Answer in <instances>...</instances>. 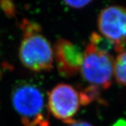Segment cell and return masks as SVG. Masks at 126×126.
Wrapping results in <instances>:
<instances>
[{
  "label": "cell",
  "mask_w": 126,
  "mask_h": 126,
  "mask_svg": "<svg viewBox=\"0 0 126 126\" xmlns=\"http://www.w3.org/2000/svg\"><path fill=\"white\" fill-rule=\"evenodd\" d=\"M23 38L18 57L25 67L34 72H49L53 68L54 52L50 41L42 33L40 26L27 20L20 25Z\"/></svg>",
  "instance_id": "6da1fadb"
},
{
  "label": "cell",
  "mask_w": 126,
  "mask_h": 126,
  "mask_svg": "<svg viewBox=\"0 0 126 126\" xmlns=\"http://www.w3.org/2000/svg\"><path fill=\"white\" fill-rule=\"evenodd\" d=\"M89 44L95 50L105 53H109L113 49L115 50V45L112 41L97 32H93L90 35Z\"/></svg>",
  "instance_id": "ba28073f"
},
{
  "label": "cell",
  "mask_w": 126,
  "mask_h": 126,
  "mask_svg": "<svg viewBox=\"0 0 126 126\" xmlns=\"http://www.w3.org/2000/svg\"><path fill=\"white\" fill-rule=\"evenodd\" d=\"M113 76L118 83L126 86V50L118 53L114 61Z\"/></svg>",
  "instance_id": "52a82bcc"
},
{
  "label": "cell",
  "mask_w": 126,
  "mask_h": 126,
  "mask_svg": "<svg viewBox=\"0 0 126 126\" xmlns=\"http://www.w3.org/2000/svg\"><path fill=\"white\" fill-rule=\"evenodd\" d=\"M114 61L110 53L99 52L88 44L80 70L81 76L89 86L107 89L111 85Z\"/></svg>",
  "instance_id": "3957f363"
},
{
  "label": "cell",
  "mask_w": 126,
  "mask_h": 126,
  "mask_svg": "<svg viewBox=\"0 0 126 126\" xmlns=\"http://www.w3.org/2000/svg\"><path fill=\"white\" fill-rule=\"evenodd\" d=\"M97 26L102 35L114 44L115 51L122 52L126 44V8L111 6L102 10Z\"/></svg>",
  "instance_id": "5b68a950"
},
{
  "label": "cell",
  "mask_w": 126,
  "mask_h": 126,
  "mask_svg": "<svg viewBox=\"0 0 126 126\" xmlns=\"http://www.w3.org/2000/svg\"><path fill=\"white\" fill-rule=\"evenodd\" d=\"M54 60L60 74L65 78L76 76L81 70L84 52L67 39H59L53 48Z\"/></svg>",
  "instance_id": "8992f818"
},
{
  "label": "cell",
  "mask_w": 126,
  "mask_h": 126,
  "mask_svg": "<svg viewBox=\"0 0 126 126\" xmlns=\"http://www.w3.org/2000/svg\"><path fill=\"white\" fill-rule=\"evenodd\" d=\"M66 4L74 9H81L89 4L93 0H63Z\"/></svg>",
  "instance_id": "9c48e42d"
},
{
  "label": "cell",
  "mask_w": 126,
  "mask_h": 126,
  "mask_svg": "<svg viewBox=\"0 0 126 126\" xmlns=\"http://www.w3.org/2000/svg\"><path fill=\"white\" fill-rule=\"evenodd\" d=\"M69 126H93L89 123L86 121H74L71 124H69Z\"/></svg>",
  "instance_id": "30bf717a"
},
{
  "label": "cell",
  "mask_w": 126,
  "mask_h": 126,
  "mask_svg": "<svg viewBox=\"0 0 126 126\" xmlns=\"http://www.w3.org/2000/svg\"><path fill=\"white\" fill-rule=\"evenodd\" d=\"M50 114L67 125L76 121L74 117L82 105L80 90L68 83H58L47 94Z\"/></svg>",
  "instance_id": "277c9868"
},
{
  "label": "cell",
  "mask_w": 126,
  "mask_h": 126,
  "mask_svg": "<svg viewBox=\"0 0 126 126\" xmlns=\"http://www.w3.org/2000/svg\"><path fill=\"white\" fill-rule=\"evenodd\" d=\"M11 102L23 126H50L47 98L36 84L17 83L11 91Z\"/></svg>",
  "instance_id": "7a4b0ae2"
}]
</instances>
